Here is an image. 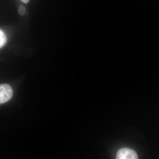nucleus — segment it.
Listing matches in <instances>:
<instances>
[{
  "label": "nucleus",
  "mask_w": 159,
  "mask_h": 159,
  "mask_svg": "<svg viewBox=\"0 0 159 159\" xmlns=\"http://www.w3.org/2000/svg\"><path fill=\"white\" fill-rule=\"evenodd\" d=\"M13 96V90L8 84H0V104L8 102Z\"/></svg>",
  "instance_id": "f257e3e1"
},
{
  "label": "nucleus",
  "mask_w": 159,
  "mask_h": 159,
  "mask_svg": "<svg viewBox=\"0 0 159 159\" xmlns=\"http://www.w3.org/2000/svg\"><path fill=\"white\" fill-rule=\"evenodd\" d=\"M116 158L118 159H135L138 158L137 154L133 149L122 148L117 152Z\"/></svg>",
  "instance_id": "f03ea898"
},
{
  "label": "nucleus",
  "mask_w": 159,
  "mask_h": 159,
  "mask_svg": "<svg viewBox=\"0 0 159 159\" xmlns=\"http://www.w3.org/2000/svg\"><path fill=\"white\" fill-rule=\"evenodd\" d=\"M6 42H7V38H6V34L0 29V48L5 45Z\"/></svg>",
  "instance_id": "7ed1b4c3"
},
{
  "label": "nucleus",
  "mask_w": 159,
  "mask_h": 159,
  "mask_svg": "<svg viewBox=\"0 0 159 159\" xmlns=\"http://www.w3.org/2000/svg\"><path fill=\"white\" fill-rule=\"evenodd\" d=\"M18 13L21 16L24 15L25 14L26 12V9L25 7H24V6H23L22 5H20L19 7L18 8Z\"/></svg>",
  "instance_id": "20e7f679"
},
{
  "label": "nucleus",
  "mask_w": 159,
  "mask_h": 159,
  "mask_svg": "<svg viewBox=\"0 0 159 159\" xmlns=\"http://www.w3.org/2000/svg\"><path fill=\"white\" fill-rule=\"evenodd\" d=\"M29 1L30 0H21L22 2H23V3H25V4L29 3Z\"/></svg>",
  "instance_id": "39448f33"
}]
</instances>
